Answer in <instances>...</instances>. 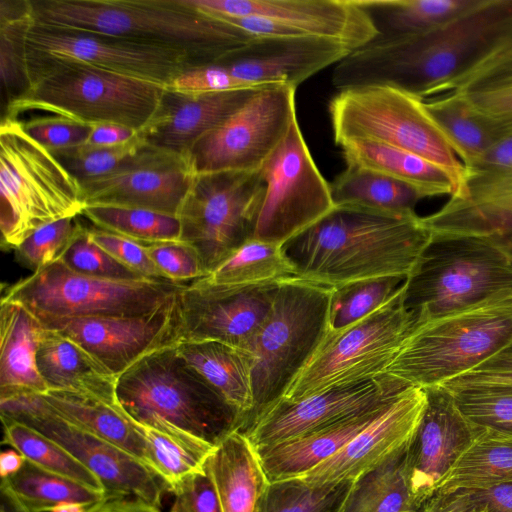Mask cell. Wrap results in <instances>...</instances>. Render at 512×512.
I'll list each match as a JSON object with an SVG mask.
<instances>
[{
  "instance_id": "cell-13",
  "label": "cell",
  "mask_w": 512,
  "mask_h": 512,
  "mask_svg": "<svg viewBox=\"0 0 512 512\" xmlns=\"http://www.w3.org/2000/svg\"><path fill=\"white\" fill-rule=\"evenodd\" d=\"M264 194L260 170L196 174L177 217L207 275L253 238Z\"/></svg>"
},
{
  "instance_id": "cell-39",
  "label": "cell",
  "mask_w": 512,
  "mask_h": 512,
  "mask_svg": "<svg viewBox=\"0 0 512 512\" xmlns=\"http://www.w3.org/2000/svg\"><path fill=\"white\" fill-rule=\"evenodd\" d=\"M372 20L379 40L431 30L470 7L475 0H357Z\"/></svg>"
},
{
  "instance_id": "cell-40",
  "label": "cell",
  "mask_w": 512,
  "mask_h": 512,
  "mask_svg": "<svg viewBox=\"0 0 512 512\" xmlns=\"http://www.w3.org/2000/svg\"><path fill=\"white\" fill-rule=\"evenodd\" d=\"M1 484L30 512H50L62 503L89 507L106 496L104 492L42 469L25 459L15 474L1 478Z\"/></svg>"
},
{
  "instance_id": "cell-29",
  "label": "cell",
  "mask_w": 512,
  "mask_h": 512,
  "mask_svg": "<svg viewBox=\"0 0 512 512\" xmlns=\"http://www.w3.org/2000/svg\"><path fill=\"white\" fill-rule=\"evenodd\" d=\"M389 405L283 442L257 448L269 482L304 476L341 450Z\"/></svg>"
},
{
  "instance_id": "cell-48",
  "label": "cell",
  "mask_w": 512,
  "mask_h": 512,
  "mask_svg": "<svg viewBox=\"0 0 512 512\" xmlns=\"http://www.w3.org/2000/svg\"><path fill=\"white\" fill-rule=\"evenodd\" d=\"M442 386L470 423L512 434V387L482 383Z\"/></svg>"
},
{
  "instance_id": "cell-28",
  "label": "cell",
  "mask_w": 512,
  "mask_h": 512,
  "mask_svg": "<svg viewBox=\"0 0 512 512\" xmlns=\"http://www.w3.org/2000/svg\"><path fill=\"white\" fill-rule=\"evenodd\" d=\"M43 329L38 317L24 305L1 299L0 398L48 391L37 367Z\"/></svg>"
},
{
  "instance_id": "cell-63",
  "label": "cell",
  "mask_w": 512,
  "mask_h": 512,
  "mask_svg": "<svg viewBox=\"0 0 512 512\" xmlns=\"http://www.w3.org/2000/svg\"><path fill=\"white\" fill-rule=\"evenodd\" d=\"M85 506L77 503H62L51 509L50 512H84Z\"/></svg>"
},
{
  "instance_id": "cell-24",
  "label": "cell",
  "mask_w": 512,
  "mask_h": 512,
  "mask_svg": "<svg viewBox=\"0 0 512 512\" xmlns=\"http://www.w3.org/2000/svg\"><path fill=\"white\" fill-rule=\"evenodd\" d=\"M426 401L423 388L408 387L341 450L301 478L314 484L354 482L411 443Z\"/></svg>"
},
{
  "instance_id": "cell-5",
  "label": "cell",
  "mask_w": 512,
  "mask_h": 512,
  "mask_svg": "<svg viewBox=\"0 0 512 512\" xmlns=\"http://www.w3.org/2000/svg\"><path fill=\"white\" fill-rule=\"evenodd\" d=\"M27 89L7 103L5 116L51 112L88 125L113 123L142 130L166 87L26 48Z\"/></svg>"
},
{
  "instance_id": "cell-43",
  "label": "cell",
  "mask_w": 512,
  "mask_h": 512,
  "mask_svg": "<svg viewBox=\"0 0 512 512\" xmlns=\"http://www.w3.org/2000/svg\"><path fill=\"white\" fill-rule=\"evenodd\" d=\"M98 229L114 233L142 245L180 241L177 216L141 208L87 205L82 211Z\"/></svg>"
},
{
  "instance_id": "cell-12",
  "label": "cell",
  "mask_w": 512,
  "mask_h": 512,
  "mask_svg": "<svg viewBox=\"0 0 512 512\" xmlns=\"http://www.w3.org/2000/svg\"><path fill=\"white\" fill-rule=\"evenodd\" d=\"M185 285L155 279L94 278L57 261L7 286L1 299L24 305L37 317L133 316L167 304Z\"/></svg>"
},
{
  "instance_id": "cell-15",
  "label": "cell",
  "mask_w": 512,
  "mask_h": 512,
  "mask_svg": "<svg viewBox=\"0 0 512 512\" xmlns=\"http://www.w3.org/2000/svg\"><path fill=\"white\" fill-rule=\"evenodd\" d=\"M295 92L285 84L256 90L189 150L195 173L260 170L297 119Z\"/></svg>"
},
{
  "instance_id": "cell-37",
  "label": "cell",
  "mask_w": 512,
  "mask_h": 512,
  "mask_svg": "<svg viewBox=\"0 0 512 512\" xmlns=\"http://www.w3.org/2000/svg\"><path fill=\"white\" fill-rule=\"evenodd\" d=\"M408 447L358 477L340 512H421L411 490Z\"/></svg>"
},
{
  "instance_id": "cell-22",
  "label": "cell",
  "mask_w": 512,
  "mask_h": 512,
  "mask_svg": "<svg viewBox=\"0 0 512 512\" xmlns=\"http://www.w3.org/2000/svg\"><path fill=\"white\" fill-rule=\"evenodd\" d=\"M195 177L187 155L145 144L116 171L81 185L86 206H123L177 216Z\"/></svg>"
},
{
  "instance_id": "cell-46",
  "label": "cell",
  "mask_w": 512,
  "mask_h": 512,
  "mask_svg": "<svg viewBox=\"0 0 512 512\" xmlns=\"http://www.w3.org/2000/svg\"><path fill=\"white\" fill-rule=\"evenodd\" d=\"M352 485L314 484L301 477L272 481L259 512H340Z\"/></svg>"
},
{
  "instance_id": "cell-45",
  "label": "cell",
  "mask_w": 512,
  "mask_h": 512,
  "mask_svg": "<svg viewBox=\"0 0 512 512\" xmlns=\"http://www.w3.org/2000/svg\"><path fill=\"white\" fill-rule=\"evenodd\" d=\"M132 421L145 441L148 467L164 482L168 492H172L185 477L202 470L207 457L215 448L194 444Z\"/></svg>"
},
{
  "instance_id": "cell-53",
  "label": "cell",
  "mask_w": 512,
  "mask_h": 512,
  "mask_svg": "<svg viewBox=\"0 0 512 512\" xmlns=\"http://www.w3.org/2000/svg\"><path fill=\"white\" fill-rule=\"evenodd\" d=\"M165 280L182 283L207 276L198 252L182 241L144 245Z\"/></svg>"
},
{
  "instance_id": "cell-61",
  "label": "cell",
  "mask_w": 512,
  "mask_h": 512,
  "mask_svg": "<svg viewBox=\"0 0 512 512\" xmlns=\"http://www.w3.org/2000/svg\"><path fill=\"white\" fill-rule=\"evenodd\" d=\"M87 512H161L160 508L133 496H105Z\"/></svg>"
},
{
  "instance_id": "cell-62",
  "label": "cell",
  "mask_w": 512,
  "mask_h": 512,
  "mask_svg": "<svg viewBox=\"0 0 512 512\" xmlns=\"http://www.w3.org/2000/svg\"><path fill=\"white\" fill-rule=\"evenodd\" d=\"M25 462V457L15 449L3 451L0 455V476L9 477L18 472Z\"/></svg>"
},
{
  "instance_id": "cell-36",
  "label": "cell",
  "mask_w": 512,
  "mask_h": 512,
  "mask_svg": "<svg viewBox=\"0 0 512 512\" xmlns=\"http://www.w3.org/2000/svg\"><path fill=\"white\" fill-rule=\"evenodd\" d=\"M425 105L465 168L473 166L495 141L510 132L453 92L427 99Z\"/></svg>"
},
{
  "instance_id": "cell-42",
  "label": "cell",
  "mask_w": 512,
  "mask_h": 512,
  "mask_svg": "<svg viewBox=\"0 0 512 512\" xmlns=\"http://www.w3.org/2000/svg\"><path fill=\"white\" fill-rule=\"evenodd\" d=\"M1 422L3 445L17 450L42 469L104 492L99 478L61 445L8 417L1 416Z\"/></svg>"
},
{
  "instance_id": "cell-47",
  "label": "cell",
  "mask_w": 512,
  "mask_h": 512,
  "mask_svg": "<svg viewBox=\"0 0 512 512\" xmlns=\"http://www.w3.org/2000/svg\"><path fill=\"white\" fill-rule=\"evenodd\" d=\"M406 278L377 277L333 287L330 330H341L374 312L398 294Z\"/></svg>"
},
{
  "instance_id": "cell-25",
  "label": "cell",
  "mask_w": 512,
  "mask_h": 512,
  "mask_svg": "<svg viewBox=\"0 0 512 512\" xmlns=\"http://www.w3.org/2000/svg\"><path fill=\"white\" fill-rule=\"evenodd\" d=\"M423 389L426 407L407 451L411 490L422 508L475 432L446 388Z\"/></svg>"
},
{
  "instance_id": "cell-1",
  "label": "cell",
  "mask_w": 512,
  "mask_h": 512,
  "mask_svg": "<svg viewBox=\"0 0 512 512\" xmlns=\"http://www.w3.org/2000/svg\"><path fill=\"white\" fill-rule=\"evenodd\" d=\"M512 45V0H475L443 24L352 51L332 72L339 91L388 86L423 100L495 51Z\"/></svg>"
},
{
  "instance_id": "cell-30",
  "label": "cell",
  "mask_w": 512,
  "mask_h": 512,
  "mask_svg": "<svg viewBox=\"0 0 512 512\" xmlns=\"http://www.w3.org/2000/svg\"><path fill=\"white\" fill-rule=\"evenodd\" d=\"M37 367L48 391H71L116 403L117 378L79 344L44 327L37 351Z\"/></svg>"
},
{
  "instance_id": "cell-35",
  "label": "cell",
  "mask_w": 512,
  "mask_h": 512,
  "mask_svg": "<svg viewBox=\"0 0 512 512\" xmlns=\"http://www.w3.org/2000/svg\"><path fill=\"white\" fill-rule=\"evenodd\" d=\"M447 92L458 94L479 113L512 131V45L489 55L437 96Z\"/></svg>"
},
{
  "instance_id": "cell-57",
  "label": "cell",
  "mask_w": 512,
  "mask_h": 512,
  "mask_svg": "<svg viewBox=\"0 0 512 512\" xmlns=\"http://www.w3.org/2000/svg\"><path fill=\"white\" fill-rule=\"evenodd\" d=\"M167 88L183 94H205L252 87L234 78L224 66L213 63L182 72Z\"/></svg>"
},
{
  "instance_id": "cell-64",
  "label": "cell",
  "mask_w": 512,
  "mask_h": 512,
  "mask_svg": "<svg viewBox=\"0 0 512 512\" xmlns=\"http://www.w3.org/2000/svg\"><path fill=\"white\" fill-rule=\"evenodd\" d=\"M499 244V243H498ZM512 256V239L500 243Z\"/></svg>"
},
{
  "instance_id": "cell-17",
  "label": "cell",
  "mask_w": 512,
  "mask_h": 512,
  "mask_svg": "<svg viewBox=\"0 0 512 512\" xmlns=\"http://www.w3.org/2000/svg\"><path fill=\"white\" fill-rule=\"evenodd\" d=\"M0 416L23 423L52 439L101 481L106 496H133L160 508L168 489L140 460L61 417L41 394L0 399Z\"/></svg>"
},
{
  "instance_id": "cell-50",
  "label": "cell",
  "mask_w": 512,
  "mask_h": 512,
  "mask_svg": "<svg viewBox=\"0 0 512 512\" xmlns=\"http://www.w3.org/2000/svg\"><path fill=\"white\" fill-rule=\"evenodd\" d=\"M83 227L77 216L48 223L35 230L15 248L16 259L33 272L49 266L60 260Z\"/></svg>"
},
{
  "instance_id": "cell-8",
  "label": "cell",
  "mask_w": 512,
  "mask_h": 512,
  "mask_svg": "<svg viewBox=\"0 0 512 512\" xmlns=\"http://www.w3.org/2000/svg\"><path fill=\"white\" fill-rule=\"evenodd\" d=\"M512 342V293L415 324L384 373L412 386H442Z\"/></svg>"
},
{
  "instance_id": "cell-2",
  "label": "cell",
  "mask_w": 512,
  "mask_h": 512,
  "mask_svg": "<svg viewBox=\"0 0 512 512\" xmlns=\"http://www.w3.org/2000/svg\"><path fill=\"white\" fill-rule=\"evenodd\" d=\"M431 237L415 212L334 207L282 248L296 277L338 287L377 277L407 278Z\"/></svg>"
},
{
  "instance_id": "cell-44",
  "label": "cell",
  "mask_w": 512,
  "mask_h": 512,
  "mask_svg": "<svg viewBox=\"0 0 512 512\" xmlns=\"http://www.w3.org/2000/svg\"><path fill=\"white\" fill-rule=\"evenodd\" d=\"M32 23L31 1H0V75L7 103L28 87L26 35Z\"/></svg>"
},
{
  "instance_id": "cell-26",
  "label": "cell",
  "mask_w": 512,
  "mask_h": 512,
  "mask_svg": "<svg viewBox=\"0 0 512 512\" xmlns=\"http://www.w3.org/2000/svg\"><path fill=\"white\" fill-rule=\"evenodd\" d=\"M259 88L205 94H183L166 88L156 114L139 136L152 147L187 155L202 136L220 125Z\"/></svg>"
},
{
  "instance_id": "cell-52",
  "label": "cell",
  "mask_w": 512,
  "mask_h": 512,
  "mask_svg": "<svg viewBox=\"0 0 512 512\" xmlns=\"http://www.w3.org/2000/svg\"><path fill=\"white\" fill-rule=\"evenodd\" d=\"M421 512H512V482L434 495Z\"/></svg>"
},
{
  "instance_id": "cell-7",
  "label": "cell",
  "mask_w": 512,
  "mask_h": 512,
  "mask_svg": "<svg viewBox=\"0 0 512 512\" xmlns=\"http://www.w3.org/2000/svg\"><path fill=\"white\" fill-rule=\"evenodd\" d=\"M332 291L298 277L279 282L265 321L244 350L253 360L254 408L241 431L282 399L325 339Z\"/></svg>"
},
{
  "instance_id": "cell-21",
  "label": "cell",
  "mask_w": 512,
  "mask_h": 512,
  "mask_svg": "<svg viewBox=\"0 0 512 512\" xmlns=\"http://www.w3.org/2000/svg\"><path fill=\"white\" fill-rule=\"evenodd\" d=\"M277 283L222 286L197 279L178 294L179 342L217 341L245 350L265 321Z\"/></svg>"
},
{
  "instance_id": "cell-41",
  "label": "cell",
  "mask_w": 512,
  "mask_h": 512,
  "mask_svg": "<svg viewBox=\"0 0 512 512\" xmlns=\"http://www.w3.org/2000/svg\"><path fill=\"white\" fill-rule=\"evenodd\" d=\"M296 277L282 246L250 239L201 279L222 286H254Z\"/></svg>"
},
{
  "instance_id": "cell-58",
  "label": "cell",
  "mask_w": 512,
  "mask_h": 512,
  "mask_svg": "<svg viewBox=\"0 0 512 512\" xmlns=\"http://www.w3.org/2000/svg\"><path fill=\"white\" fill-rule=\"evenodd\" d=\"M482 383L512 387V342L472 371L444 385Z\"/></svg>"
},
{
  "instance_id": "cell-16",
  "label": "cell",
  "mask_w": 512,
  "mask_h": 512,
  "mask_svg": "<svg viewBox=\"0 0 512 512\" xmlns=\"http://www.w3.org/2000/svg\"><path fill=\"white\" fill-rule=\"evenodd\" d=\"M260 172L265 194L253 239L282 246L334 208L330 183L319 171L298 119Z\"/></svg>"
},
{
  "instance_id": "cell-60",
  "label": "cell",
  "mask_w": 512,
  "mask_h": 512,
  "mask_svg": "<svg viewBox=\"0 0 512 512\" xmlns=\"http://www.w3.org/2000/svg\"><path fill=\"white\" fill-rule=\"evenodd\" d=\"M139 131L131 127L113 123L92 125V131L86 145L96 147L119 146L134 140Z\"/></svg>"
},
{
  "instance_id": "cell-9",
  "label": "cell",
  "mask_w": 512,
  "mask_h": 512,
  "mask_svg": "<svg viewBox=\"0 0 512 512\" xmlns=\"http://www.w3.org/2000/svg\"><path fill=\"white\" fill-rule=\"evenodd\" d=\"M0 194L4 250H15L48 223L81 215L86 206L81 183L24 131L22 121L4 115L0 125Z\"/></svg>"
},
{
  "instance_id": "cell-55",
  "label": "cell",
  "mask_w": 512,
  "mask_h": 512,
  "mask_svg": "<svg viewBox=\"0 0 512 512\" xmlns=\"http://www.w3.org/2000/svg\"><path fill=\"white\" fill-rule=\"evenodd\" d=\"M89 235L97 245L127 268L148 279L165 280L144 245L98 228L89 229Z\"/></svg>"
},
{
  "instance_id": "cell-31",
  "label": "cell",
  "mask_w": 512,
  "mask_h": 512,
  "mask_svg": "<svg viewBox=\"0 0 512 512\" xmlns=\"http://www.w3.org/2000/svg\"><path fill=\"white\" fill-rule=\"evenodd\" d=\"M176 349L185 362L239 414L243 430L254 408L251 355L217 341H182L176 344Z\"/></svg>"
},
{
  "instance_id": "cell-56",
  "label": "cell",
  "mask_w": 512,
  "mask_h": 512,
  "mask_svg": "<svg viewBox=\"0 0 512 512\" xmlns=\"http://www.w3.org/2000/svg\"><path fill=\"white\" fill-rule=\"evenodd\" d=\"M170 512H222L213 480L205 467L182 479L172 490Z\"/></svg>"
},
{
  "instance_id": "cell-38",
  "label": "cell",
  "mask_w": 512,
  "mask_h": 512,
  "mask_svg": "<svg viewBox=\"0 0 512 512\" xmlns=\"http://www.w3.org/2000/svg\"><path fill=\"white\" fill-rule=\"evenodd\" d=\"M334 207H355L388 214L414 213L423 199L414 188L384 174L346 166L330 183Z\"/></svg>"
},
{
  "instance_id": "cell-32",
  "label": "cell",
  "mask_w": 512,
  "mask_h": 512,
  "mask_svg": "<svg viewBox=\"0 0 512 512\" xmlns=\"http://www.w3.org/2000/svg\"><path fill=\"white\" fill-rule=\"evenodd\" d=\"M339 146L346 166L384 174L414 188L423 198L451 196L457 189L442 168L405 150L369 140H349Z\"/></svg>"
},
{
  "instance_id": "cell-49",
  "label": "cell",
  "mask_w": 512,
  "mask_h": 512,
  "mask_svg": "<svg viewBox=\"0 0 512 512\" xmlns=\"http://www.w3.org/2000/svg\"><path fill=\"white\" fill-rule=\"evenodd\" d=\"M145 144L138 134L131 142L119 146L96 147L84 144L52 154L82 184L116 171L130 161Z\"/></svg>"
},
{
  "instance_id": "cell-34",
  "label": "cell",
  "mask_w": 512,
  "mask_h": 512,
  "mask_svg": "<svg viewBox=\"0 0 512 512\" xmlns=\"http://www.w3.org/2000/svg\"><path fill=\"white\" fill-rule=\"evenodd\" d=\"M41 395L61 417L125 450L148 467L145 441L117 401L109 403L71 391L49 390Z\"/></svg>"
},
{
  "instance_id": "cell-59",
  "label": "cell",
  "mask_w": 512,
  "mask_h": 512,
  "mask_svg": "<svg viewBox=\"0 0 512 512\" xmlns=\"http://www.w3.org/2000/svg\"><path fill=\"white\" fill-rule=\"evenodd\" d=\"M465 170L482 173H512V131L495 141L473 166Z\"/></svg>"
},
{
  "instance_id": "cell-10",
  "label": "cell",
  "mask_w": 512,
  "mask_h": 512,
  "mask_svg": "<svg viewBox=\"0 0 512 512\" xmlns=\"http://www.w3.org/2000/svg\"><path fill=\"white\" fill-rule=\"evenodd\" d=\"M328 110L337 145L369 140L405 150L442 168L459 189L465 168L425 100L388 86H366L339 91Z\"/></svg>"
},
{
  "instance_id": "cell-33",
  "label": "cell",
  "mask_w": 512,
  "mask_h": 512,
  "mask_svg": "<svg viewBox=\"0 0 512 512\" xmlns=\"http://www.w3.org/2000/svg\"><path fill=\"white\" fill-rule=\"evenodd\" d=\"M512 482V434L475 426L470 443L435 487L434 495Z\"/></svg>"
},
{
  "instance_id": "cell-19",
  "label": "cell",
  "mask_w": 512,
  "mask_h": 512,
  "mask_svg": "<svg viewBox=\"0 0 512 512\" xmlns=\"http://www.w3.org/2000/svg\"><path fill=\"white\" fill-rule=\"evenodd\" d=\"M26 45L42 54L82 62L166 88L182 72L202 66L189 54L171 48L56 30L34 22L27 32Z\"/></svg>"
},
{
  "instance_id": "cell-54",
  "label": "cell",
  "mask_w": 512,
  "mask_h": 512,
  "mask_svg": "<svg viewBox=\"0 0 512 512\" xmlns=\"http://www.w3.org/2000/svg\"><path fill=\"white\" fill-rule=\"evenodd\" d=\"M24 131L50 152L86 144L92 125L61 116L41 117L22 122Z\"/></svg>"
},
{
  "instance_id": "cell-6",
  "label": "cell",
  "mask_w": 512,
  "mask_h": 512,
  "mask_svg": "<svg viewBox=\"0 0 512 512\" xmlns=\"http://www.w3.org/2000/svg\"><path fill=\"white\" fill-rule=\"evenodd\" d=\"M512 293V256L491 238L432 233L404 282L402 302L416 324Z\"/></svg>"
},
{
  "instance_id": "cell-11",
  "label": "cell",
  "mask_w": 512,
  "mask_h": 512,
  "mask_svg": "<svg viewBox=\"0 0 512 512\" xmlns=\"http://www.w3.org/2000/svg\"><path fill=\"white\" fill-rule=\"evenodd\" d=\"M401 291L365 318L325 339L281 400L294 402L331 389L371 380L392 362L416 324Z\"/></svg>"
},
{
  "instance_id": "cell-23",
  "label": "cell",
  "mask_w": 512,
  "mask_h": 512,
  "mask_svg": "<svg viewBox=\"0 0 512 512\" xmlns=\"http://www.w3.org/2000/svg\"><path fill=\"white\" fill-rule=\"evenodd\" d=\"M352 51L321 37H258L233 50L218 64L248 87L285 84L297 88Z\"/></svg>"
},
{
  "instance_id": "cell-27",
  "label": "cell",
  "mask_w": 512,
  "mask_h": 512,
  "mask_svg": "<svg viewBox=\"0 0 512 512\" xmlns=\"http://www.w3.org/2000/svg\"><path fill=\"white\" fill-rule=\"evenodd\" d=\"M222 512H259L269 480L255 447L240 430L225 437L207 457Z\"/></svg>"
},
{
  "instance_id": "cell-18",
  "label": "cell",
  "mask_w": 512,
  "mask_h": 512,
  "mask_svg": "<svg viewBox=\"0 0 512 512\" xmlns=\"http://www.w3.org/2000/svg\"><path fill=\"white\" fill-rule=\"evenodd\" d=\"M38 319L44 327L79 344L116 378L144 357L180 339L178 295L141 315Z\"/></svg>"
},
{
  "instance_id": "cell-4",
  "label": "cell",
  "mask_w": 512,
  "mask_h": 512,
  "mask_svg": "<svg viewBox=\"0 0 512 512\" xmlns=\"http://www.w3.org/2000/svg\"><path fill=\"white\" fill-rule=\"evenodd\" d=\"M116 401L132 420L194 444L215 447L243 428L239 414L185 362L176 344L120 375Z\"/></svg>"
},
{
  "instance_id": "cell-51",
  "label": "cell",
  "mask_w": 512,
  "mask_h": 512,
  "mask_svg": "<svg viewBox=\"0 0 512 512\" xmlns=\"http://www.w3.org/2000/svg\"><path fill=\"white\" fill-rule=\"evenodd\" d=\"M71 271L84 276L122 281L146 280L97 245L83 227L59 260Z\"/></svg>"
},
{
  "instance_id": "cell-3",
  "label": "cell",
  "mask_w": 512,
  "mask_h": 512,
  "mask_svg": "<svg viewBox=\"0 0 512 512\" xmlns=\"http://www.w3.org/2000/svg\"><path fill=\"white\" fill-rule=\"evenodd\" d=\"M31 8L37 25L171 48L200 65L217 63L253 39L185 0H44L31 1Z\"/></svg>"
},
{
  "instance_id": "cell-14",
  "label": "cell",
  "mask_w": 512,
  "mask_h": 512,
  "mask_svg": "<svg viewBox=\"0 0 512 512\" xmlns=\"http://www.w3.org/2000/svg\"><path fill=\"white\" fill-rule=\"evenodd\" d=\"M196 10L223 19L258 37L328 38L359 49L378 32L357 0H185Z\"/></svg>"
},
{
  "instance_id": "cell-20",
  "label": "cell",
  "mask_w": 512,
  "mask_h": 512,
  "mask_svg": "<svg viewBox=\"0 0 512 512\" xmlns=\"http://www.w3.org/2000/svg\"><path fill=\"white\" fill-rule=\"evenodd\" d=\"M410 386L384 373L362 383L331 389L298 401L280 400L241 432L255 449L270 446L385 407Z\"/></svg>"
}]
</instances>
